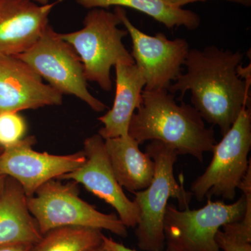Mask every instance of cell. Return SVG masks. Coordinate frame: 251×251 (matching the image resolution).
Wrapping results in <instances>:
<instances>
[{
  "mask_svg": "<svg viewBox=\"0 0 251 251\" xmlns=\"http://www.w3.org/2000/svg\"><path fill=\"white\" fill-rule=\"evenodd\" d=\"M246 209L244 194L232 204L208 199L205 205L194 210H180L168 203L163 221L166 251H221L216 233L224 225L240 221Z\"/></svg>",
  "mask_w": 251,
  "mask_h": 251,
  "instance_id": "cell-7",
  "label": "cell"
},
{
  "mask_svg": "<svg viewBox=\"0 0 251 251\" xmlns=\"http://www.w3.org/2000/svg\"><path fill=\"white\" fill-rule=\"evenodd\" d=\"M103 237L98 229L58 227L44 234L34 251H90L102 245Z\"/></svg>",
  "mask_w": 251,
  "mask_h": 251,
  "instance_id": "cell-18",
  "label": "cell"
},
{
  "mask_svg": "<svg viewBox=\"0 0 251 251\" xmlns=\"http://www.w3.org/2000/svg\"><path fill=\"white\" fill-rule=\"evenodd\" d=\"M35 141L33 136L24 138L0 153V173L17 181L27 197L48 181L75 171L86 160L83 151L69 155L38 152L32 149Z\"/></svg>",
  "mask_w": 251,
  "mask_h": 251,
  "instance_id": "cell-10",
  "label": "cell"
},
{
  "mask_svg": "<svg viewBox=\"0 0 251 251\" xmlns=\"http://www.w3.org/2000/svg\"><path fill=\"white\" fill-rule=\"evenodd\" d=\"M36 244H16L1 246L0 251H34Z\"/></svg>",
  "mask_w": 251,
  "mask_h": 251,
  "instance_id": "cell-23",
  "label": "cell"
},
{
  "mask_svg": "<svg viewBox=\"0 0 251 251\" xmlns=\"http://www.w3.org/2000/svg\"><path fill=\"white\" fill-rule=\"evenodd\" d=\"M32 1H35L38 4H46L49 3V0H32Z\"/></svg>",
  "mask_w": 251,
  "mask_h": 251,
  "instance_id": "cell-26",
  "label": "cell"
},
{
  "mask_svg": "<svg viewBox=\"0 0 251 251\" xmlns=\"http://www.w3.org/2000/svg\"><path fill=\"white\" fill-rule=\"evenodd\" d=\"M129 135L105 140V148L117 182L131 193L150 186L154 175L152 158Z\"/></svg>",
  "mask_w": 251,
  "mask_h": 251,
  "instance_id": "cell-16",
  "label": "cell"
},
{
  "mask_svg": "<svg viewBox=\"0 0 251 251\" xmlns=\"http://www.w3.org/2000/svg\"><path fill=\"white\" fill-rule=\"evenodd\" d=\"M251 110L246 107L223 139L213 149L210 164L191 186L197 201L221 198L234 201L237 190L251 166Z\"/></svg>",
  "mask_w": 251,
  "mask_h": 251,
  "instance_id": "cell-6",
  "label": "cell"
},
{
  "mask_svg": "<svg viewBox=\"0 0 251 251\" xmlns=\"http://www.w3.org/2000/svg\"><path fill=\"white\" fill-rule=\"evenodd\" d=\"M16 57L27 63L62 95L74 96L97 112L108 108L89 91L83 64L76 51L51 26L30 49Z\"/></svg>",
  "mask_w": 251,
  "mask_h": 251,
  "instance_id": "cell-8",
  "label": "cell"
},
{
  "mask_svg": "<svg viewBox=\"0 0 251 251\" xmlns=\"http://www.w3.org/2000/svg\"><path fill=\"white\" fill-rule=\"evenodd\" d=\"M128 135L139 145L158 140L178 155H191L201 163L217 143L212 127L206 126L196 109L184 102L178 104L168 90H143Z\"/></svg>",
  "mask_w": 251,
  "mask_h": 251,
  "instance_id": "cell-2",
  "label": "cell"
},
{
  "mask_svg": "<svg viewBox=\"0 0 251 251\" xmlns=\"http://www.w3.org/2000/svg\"><path fill=\"white\" fill-rule=\"evenodd\" d=\"M25 120L18 112L0 113V148H9L24 138Z\"/></svg>",
  "mask_w": 251,
  "mask_h": 251,
  "instance_id": "cell-19",
  "label": "cell"
},
{
  "mask_svg": "<svg viewBox=\"0 0 251 251\" xmlns=\"http://www.w3.org/2000/svg\"><path fill=\"white\" fill-rule=\"evenodd\" d=\"M145 152L155 164L154 175L148 188L135 193L133 201L140 209V220L135 227L138 246L143 251L165 249L163 221L168 201H177L180 208L189 207L193 194L185 190L183 182L175 179L174 166L178 153L158 140L147 145Z\"/></svg>",
  "mask_w": 251,
  "mask_h": 251,
  "instance_id": "cell-3",
  "label": "cell"
},
{
  "mask_svg": "<svg viewBox=\"0 0 251 251\" xmlns=\"http://www.w3.org/2000/svg\"><path fill=\"white\" fill-rule=\"evenodd\" d=\"M103 244L110 251H138L126 247L123 244L114 241L111 238H108L103 235Z\"/></svg>",
  "mask_w": 251,
  "mask_h": 251,
  "instance_id": "cell-22",
  "label": "cell"
},
{
  "mask_svg": "<svg viewBox=\"0 0 251 251\" xmlns=\"http://www.w3.org/2000/svg\"><path fill=\"white\" fill-rule=\"evenodd\" d=\"M166 1L175 6L182 8L185 5L191 4V3L207 1V0H166ZM224 1H230V2L236 3V4L245 6H250L251 5V0H224Z\"/></svg>",
  "mask_w": 251,
  "mask_h": 251,
  "instance_id": "cell-21",
  "label": "cell"
},
{
  "mask_svg": "<svg viewBox=\"0 0 251 251\" xmlns=\"http://www.w3.org/2000/svg\"><path fill=\"white\" fill-rule=\"evenodd\" d=\"M78 184L70 181L64 184L52 179L42 185L35 194L27 197L28 208L43 235L58 227H83L105 229L120 237L128 230L115 214L97 210L79 197Z\"/></svg>",
  "mask_w": 251,
  "mask_h": 251,
  "instance_id": "cell-5",
  "label": "cell"
},
{
  "mask_svg": "<svg viewBox=\"0 0 251 251\" xmlns=\"http://www.w3.org/2000/svg\"><path fill=\"white\" fill-rule=\"evenodd\" d=\"M82 151L86 157L85 163L57 179L72 180L82 184L112 206L127 228L136 227L140 220L139 208L126 196L117 182L105 150V140L99 133L86 138Z\"/></svg>",
  "mask_w": 251,
  "mask_h": 251,
  "instance_id": "cell-11",
  "label": "cell"
},
{
  "mask_svg": "<svg viewBox=\"0 0 251 251\" xmlns=\"http://www.w3.org/2000/svg\"><path fill=\"white\" fill-rule=\"evenodd\" d=\"M115 12L131 38L130 54L145 75L144 90H168L181 74L190 50L187 41L181 38L171 40L161 32L149 35L130 22L123 8L116 6Z\"/></svg>",
  "mask_w": 251,
  "mask_h": 251,
  "instance_id": "cell-9",
  "label": "cell"
},
{
  "mask_svg": "<svg viewBox=\"0 0 251 251\" xmlns=\"http://www.w3.org/2000/svg\"><path fill=\"white\" fill-rule=\"evenodd\" d=\"M85 9L112 6L128 7L148 15L162 23L168 29L184 27L190 30L198 29L201 25L199 15L191 10L184 9L170 4L166 0H75Z\"/></svg>",
  "mask_w": 251,
  "mask_h": 251,
  "instance_id": "cell-17",
  "label": "cell"
},
{
  "mask_svg": "<svg viewBox=\"0 0 251 251\" xmlns=\"http://www.w3.org/2000/svg\"><path fill=\"white\" fill-rule=\"evenodd\" d=\"M90 251H110L109 249H107L106 247H104L103 244H102V245L99 246V247L97 248H94V249H92Z\"/></svg>",
  "mask_w": 251,
  "mask_h": 251,
  "instance_id": "cell-25",
  "label": "cell"
},
{
  "mask_svg": "<svg viewBox=\"0 0 251 251\" xmlns=\"http://www.w3.org/2000/svg\"><path fill=\"white\" fill-rule=\"evenodd\" d=\"M3 149L1 148H0V153H1V151H2Z\"/></svg>",
  "mask_w": 251,
  "mask_h": 251,
  "instance_id": "cell-28",
  "label": "cell"
},
{
  "mask_svg": "<svg viewBox=\"0 0 251 251\" xmlns=\"http://www.w3.org/2000/svg\"><path fill=\"white\" fill-rule=\"evenodd\" d=\"M120 24L121 19L117 13L95 8L86 15L80 30L59 33L80 57L87 80L96 82L106 92L112 88V67L120 62L135 64L123 44L128 31L119 28Z\"/></svg>",
  "mask_w": 251,
  "mask_h": 251,
  "instance_id": "cell-4",
  "label": "cell"
},
{
  "mask_svg": "<svg viewBox=\"0 0 251 251\" xmlns=\"http://www.w3.org/2000/svg\"><path fill=\"white\" fill-rule=\"evenodd\" d=\"M116 92L112 108L99 118L103 126L99 134L104 140L128 135V127L133 114L139 106L146 84L143 71L135 64L117 63Z\"/></svg>",
  "mask_w": 251,
  "mask_h": 251,
  "instance_id": "cell-14",
  "label": "cell"
},
{
  "mask_svg": "<svg viewBox=\"0 0 251 251\" xmlns=\"http://www.w3.org/2000/svg\"><path fill=\"white\" fill-rule=\"evenodd\" d=\"M57 2L3 0L0 6V57L18 56L30 49L44 34Z\"/></svg>",
  "mask_w": 251,
  "mask_h": 251,
  "instance_id": "cell-13",
  "label": "cell"
},
{
  "mask_svg": "<svg viewBox=\"0 0 251 251\" xmlns=\"http://www.w3.org/2000/svg\"><path fill=\"white\" fill-rule=\"evenodd\" d=\"M27 198L19 183L6 176L0 196V247L36 244L42 239L39 226L28 208Z\"/></svg>",
  "mask_w": 251,
  "mask_h": 251,
  "instance_id": "cell-15",
  "label": "cell"
},
{
  "mask_svg": "<svg viewBox=\"0 0 251 251\" xmlns=\"http://www.w3.org/2000/svg\"><path fill=\"white\" fill-rule=\"evenodd\" d=\"M63 95L16 56L0 57V113L62 105Z\"/></svg>",
  "mask_w": 251,
  "mask_h": 251,
  "instance_id": "cell-12",
  "label": "cell"
},
{
  "mask_svg": "<svg viewBox=\"0 0 251 251\" xmlns=\"http://www.w3.org/2000/svg\"><path fill=\"white\" fill-rule=\"evenodd\" d=\"M6 176H6V175L0 173V196H1V193H2L3 189H4Z\"/></svg>",
  "mask_w": 251,
  "mask_h": 251,
  "instance_id": "cell-24",
  "label": "cell"
},
{
  "mask_svg": "<svg viewBox=\"0 0 251 251\" xmlns=\"http://www.w3.org/2000/svg\"><path fill=\"white\" fill-rule=\"evenodd\" d=\"M215 239L221 251H251V242L229 237L221 229L216 233Z\"/></svg>",
  "mask_w": 251,
  "mask_h": 251,
  "instance_id": "cell-20",
  "label": "cell"
},
{
  "mask_svg": "<svg viewBox=\"0 0 251 251\" xmlns=\"http://www.w3.org/2000/svg\"><path fill=\"white\" fill-rule=\"evenodd\" d=\"M3 0H0V6H1V4H2Z\"/></svg>",
  "mask_w": 251,
  "mask_h": 251,
  "instance_id": "cell-27",
  "label": "cell"
},
{
  "mask_svg": "<svg viewBox=\"0 0 251 251\" xmlns=\"http://www.w3.org/2000/svg\"><path fill=\"white\" fill-rule=\"evenodd\" d=\"M244 57L239 51L215 46L190 49L184 63L186 72L180 74L168 91L172 94L179 92V99L190 91L193 106L203 120L219 127L224 135L243 109L250 106L251 82L243 80L238 73Z\"/></svg>",
  "mask_w": 251,
  "mask_h": 251,
  "instance_id": "cell-1",
  "label": "cell"
}]
</instances>
